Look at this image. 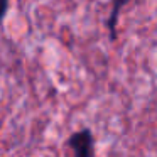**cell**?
Here are the masks:
<instances>
[{"label":"cell","mask_w":157,"mask_h":157,"mask_svg":"<svg viewBox=\"0 0 157 157\" xmlns=\"http://www.w3.org/2000/svg\"><path fill=\"white\" fill-rule=\"evenodd\" d=\"M66 147L73 150V157H95V137L93 132L85 127L71 133L66 139Z\"/></svg>","instance_id":"1"},{"label":"cell","mask_w":157,"mask_h":157,"mask_svg":"<svg viewBox=\"0 0 157 157\" xmlns=\"http://www.w3.org/2000/svg\"><path fill=\"white\" fill-rule=\"evenodd\" d=\"M132 2V0H112V10H110V15L106 19V29H108V36L110 41L115 42L117 41V22H118V15L122 12L123 5Z\"/></svg>","instance_id":"2"}]
</instances>
